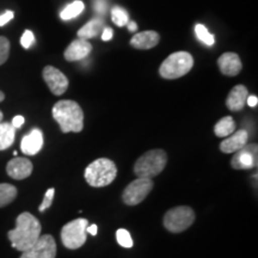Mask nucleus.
Returning a JSON list of instances; mask_svg holds the SVG:
<instances>
[{
  "label": "nucleus",
  "instance_id": "nucleus-1",
  "mask_svg": "<svg viewBox=\"0 0 258 258\" xmlns=\"http://www.w3.org/2000/svg\"><path fill=\"white\" fill-rule=\"evenodd\" d=\"M41 224L30 213L24 212L18 215L16 220V227L9 231L8 237L11 241L12 247L16 250L27 251L41 237Z\"/></svg>",
  "mask_w": 258,
  "mask_h": 258
},
{
  "label": "nucleus",
  "instance_id": "nucleus-2",
  "mask_svg": "<svg viewBox=\"0 0 258 258\" xmlns=\"http://www.w3.org/2000/svg\"><path fill=\"white\" fill-rule=\"evenodd\" d=\"M51 115L62 133H79L84 129V112L77 102L71 99L56 102L51 109Z\"/></svg>",
  "mask_w": 258,
  "mask_h": 258
},
{
  "label": "nucleus",
  "instance_id": "nucleus-3",
  "mask_svg": "<svg viewBox=\"0 0 258 258\" xmlns=\"http://www.w3.org/2000/svg\"><path fill=\"white\" fill-rule=\"evenodd\" d=\"M84 176L90 185L95 188H102L114 182L117 176V167L112 160L99 158L86 167Z\"/></svg>",
  "mask_w": 258,
  "mask_h": 258
},
{
  "label": "nucleus",
  "instance_id": "nucleus-4",
  "mask_svg": "<svg viewBox=\"0 0 258 258\" xmlns=\"http://www.w3.org/2000/svg\"><path fill=\"white\" fill-rule=\"evenodd\" d=\"M167 164V154L163 150H151L135 161L134 173L141 178H151L163 172Z\"/></svg>",
  "mask_w": 258,
  "mask_h": 258
},
{
  "label": "nucleus",
  "instance_id": "nucleus-5",
  "mask_svg": "<svg viewBox=\"0 0 258 258\" xmlns=\"http://www.w3.org/2000/svg\"><path fill=\"white\" fill-rule=\"evenodd\" d=\"M194 57L188 51H176L160 64L159 74L164 79H178L191 71Z\"/></svg>",
  "mask_w": 258,
  "mask_h": 258
},
{
  "label": "nucleus",
  "instance_id": "nucleus-6",
  "mask_svg": "<svg viewBox=\"0 0 258 258\" xmlns=\"http://www.w3.org/2000/svg\"><path fill=\"white\" fill-rule=\"evenodd\" d=\"M88 226V219H76L64 225L61 230V241L64 247L70 250H77L82 247L88 239V235H86Z\"/></svg>",
  "mask_w": 258,
  "mask_h": 258
},
{
  "label": "nucleus",
  "instance_id": "nucleus-7",
  "mask_svg": "<svg viewBox=\"0 0 258 258\" xmlns=\"http://www.w3.org/2000/svg\"><path fill=\"white\" fill-rule=\"evenodd\" d=\"M195 221V213L192 208L179 206L166 212L164 215V226L171 233H180L185 231Z\"/></svg>",
  "mask_w": 258,
  "mask_h": 258
},
{
  "label": "nucleus",
  "instance_id": "nucleus-8",
  "mask_svg": "<svg viewBox=\"0 0 258 258\" xmlns=\"http://www.w3.org/2000/svg\"><path fill=\"white\" fill-rule=\"evenodd\" d=\"M152 179L138 177L137 179L125 186L123 194H122V200L127 206H137L147 198L148 194L152 191Z\"/></svg>",
  "mask_w": 258,
  "mask_h": 258
},
{
  "label": "nucleus",
  "instance_id": "nucleus-9",
  "mask_svg": "<svg viewBox=\"0 0 258 258\" xmlns=\"http://www.w3.org/2000/svg\"><path fill=\"white\" fill-rule=\"evenodd\" d=\"M56 243L49 234L41 235L30 249L24 251L21 258H55Z\"/></svg>",
  "mask_w": 258,
  "mask_h": 258
},
{
  "label": "nucleus",
  "instance_id": "nucleus-10",
  "mask_svg": "<svg viewBox=\"0 0 258 258\" xmlns=\"http://www.w3.org/2000/svg\"><path fill=\"white\" fill-rule=\"evenodd\" d=\"M43 80L49 88L50 92L55 96H61L69 89V79L60 70L54 66H46L42 72Z\"/></svg>",
  "mask_w": 258,
  "mask_h": 258
},
{
  "label": "nucleus",
  "instance_id": "nucleus-11",
  "mask_svg": "<svg viewBox=\"0 0 258 258\" xmlns=\"http://www.w3.org/2000/svg\"><path fill=\"white\" fill-rule=\"evenodd\" d=\"M231 165L235 170H250L257 166V145H245L234 153Z\"/></svg>",
  "mask_w": 258,
  "mask_h": 258
},
{
  "label": "nucleus",
  "instance_id": "nucleus-12",
  "mask_svg": "<svg viewBox=\"0 0 258 258\" xmlns=\"http://www.w3.org/2000/svg\"><path fill=\"white\" fill-rule=\"evenodd\" d=\"M92 51V46L88 40H74L72 43L64 50V59L70 62H74V61H80L83 59H86Z\"/></svg>",
  "mask_w": 258,
  "mask_h": 258
},
{
  "label": "nucleus",
  "instance_id": "nucleus-13",
  "mask_svg": "<svg viewBox=\"0 0 258 258\" xmlns=\"http://www.w3.org/2000/svg\"><path fill=\"white\" fill-rule=\"evenodd\" d=\"M6 172L14 179H25L31 175L32 163L27 158L16 157L15 159L9 161L8 166H6Z\"/></svg>",
  "mask_w": 258,
  "mask_h": 258
},
{
  "label": "nucleus",
  "instance_id": "nucleus-14",
  "mask_svg": "<svg viewBox=\"0 0 258 258\" xmlns=\"http://www.w3.org/2000/svg\"><path fill=\"white\" fill-rule=\"evenodd\" d=\"M43 147V133L38 128H34L22 139L21 150L27 156H35Z\"/></svg>",
  "mask_w": 258,
  "mask_h": 258
},
{
  "label": "nucleus",
  "instance_id": "nucleus-15",
  "mask_svg": "<svg viewBox=\"0 0 258 258\" xmlns=\"http://www.w3.org/2000/svg\"><path fill=\"white\" fill-rule=\"evenodd\" d=\"M219 69L224 76L234 77L240 73L243 69V63L238 54L235 53H224L218 60Z\"/></svg>",
  "mask_w": 258,
  "mask_h": 258
},
{
  "label": "nucleus",
  "instance_id": "nucleus-16",
  "mask_svg": "<svg viewBox=\"0 0 258 258\" xmlns=\"http://www.w3.org/2000/svg\"><path fill=\"white\" fill-rule=\"evenodd\" d=\"M249 140V135L247 132L244 129L234 132L230 137H227L224 141L220 144V151L222 153H235L243 148L245 145L247 144Z\"/></svg>",
  "mask_w": 258,
  "mask_h": 258
},
{
  "label": "nucleus",
  "instance_id": "nucleus-17",
  "mask_svg": "<svg viewBox=\"0 0 258 258\" xmlns=\"http://www.w3.org/2000/svg\"><path fill=\"white\" fill-rule=\"evenodd\" d=\"M160 36L157 31L147 30L134 35L131 40V46L135 49H152L159 43Z\"/></svg>",
  "mask_w": 258,
  "mask_h": 258
},
{
  "label": "nucleus",
  "instance_id": "nucleus-18",
  "mask_svg": "<svg viewBox=\"0 0 258 258\" xmlns=\"http://www.w3.org/2000/svg\"><path fill=\"white\" fill-rule=\"evenodd\" d=\"M249 91L244 85H237L231 90L226 99V106L231 111H240L246 104Z\"/></svg>",
  "mask_w": 258,
  "mask_h": 258
},
{
  "label": "nucleus",
  "instance_id": "nucleus-19",
  "mask_svg": "<svg viewBox=\"0 0 258 258\" xmlns=\"http://www.w3.org/2000/svg\"><path fill=\"white\" fill-rule=\"evenodd\" d=\"M103 29H104V23H103L102 19L95 18L88 22L82 29H79L78 37L82 40H90V38L98 36Z\"/></svg>",
  "mask_w": 258,
  "mask_h": 258
},
{
  "label": "nucleus",
  "instance_id": "nucleus-20",
  "mask_svg": "<svg viewBox=\"0 0 258 258\" xmlns=\"http://www.w3.org/2000/svg\"><path fill=\"white\" fill-rule=\"evenodd\" d=\"M16 139V129L9 122L0 123V151L8 150L12 146Z\"/></svg>",
  "mask_w": 258,
  "mask_h": 258
},
{
  "label": "nucleus",
  "instance_id": "nucleus-21",
  "mask_svg": "<svg viewBox=\"0 0 258 258\" xmlns=\"http://www.w3.org/2000/svg\"><path fill=\"white\" fill-rule=\"evenodd\" d=\"M235 131V122L231 116H225L214 125V133L218 138H227Z\"/></svg>",
  "mask_w": 258,
  "mask_h": 258
},
{
  "label": "nucleus",
  "instance_id": "nucleus-22",
  "mask_svg": "<svg viewBox=\"0 0 258 258\" xmlns=\"http://www.w3.org/2000/svg\"><path fill=\"white\" fill-rule=\"evenodd\" d=\"M16 198H17V188L15 185L8 183L0 184V208L10 205L15 201Z\"/></svg>",
  "mask_w": 258,
  "mask_h": 258
},
{
  "label": "nucleus",
  "instance_id": "nucleus-23",
  "mask_svg": "<svg viewBox=\"0 0 258 258\" xmlns=\"http://www.w3.org/2000/svg\"><path fill=\"white\" fill-rule=\"evenodd\" d=\"M84 8H85V6H84V3L82 0H76V2L67 5L66 8L61 11L60 17L61 19H63V21H70V19L78 17V16L84 11Z\"/></svg>",
  "mask_w": 258,
  "mask_h": 258
},
{
  "label": "nucleus",
  "instance_id": "nucleus-24",
  "mask_svg": "<svg viewBox=\"0 0 258 258\" xmlns=\"http://www.w3.org/2000/svg\"><path fill=\"white\" fill-rule=\"evenodd\" d=\"M195 34L200 41L203 42L205 44H207V46H209V47L213 46V44L215 43V36L208 31V29L206 28L205 25L196 24L195 25Z\"/></svg>",
  "mask_w": 258,
  "mask_h": 258
},
{
  "label": "nucleus",
  "instance_id": "nucleus-25",
  "mask_svg": "<svg viewBox=\"0 0 258 258\" xmlns=\"http://www.w3.org/2000/svg\"><path fill=\"white\" fill-rule=\"evenodd\" d=\"M111 19L117 27H124L129 22L127 11L122 8H114L111 10Z\"/></svg>",
  "mask_w": 258,
  "mask_h": 258
},
{
  "label": "nucleus",
  "instance_id": "nucleus-26",
  "mask_svg": "<svg viewBox=\"0 0 258 258\" xmlns=\"http://www.w3.org/2000/svg\"><path fill=\"white\" fill-rule=\"evenodd\" d=\"M116 239H117V243L121 245V246L125 247V249H131L133 246V239H132V235L127 230L124 228H118L116 231Z\"/></svg>",
  "mask_w": 258,
  "mask_h": 258
},
{
  "label": "nucleus",
  "instance_id": "nucleus-27",
  "mask_svg": "<svg viewBox=\"0 0 258 258\" xmlns=\"http://www.w3.org/2000/svg\"><path fill=\"white\" fill-rule=\"evenodd\" d=\"M10 55V41L4 36H0V66L5 63Z\"/></svg>",
  "mask_w": 258,
  "mask_h": 258
},
{
  "label": "nucleus",
  "instance_id": "nucleus-28",
  "mask_svg": "<svg viewBox=\"0 0 258 258\" xmlns=\"http://www.w3.org/2000/svg\"><path fill=\"white\" fill-rule=\"evenodd\" d=\"M54 195H55V189H54V188L48 189L46 195H44V198H43V201H42L40 207H38V211L44 212L46 209L49 208L51 206V203H53Z\"/></svg>",
  "mask_w": 258,
  "mask_h": 258
},
{
  "label": "nucleus",
  "instance_id": "nucleus-29",
  "mask_svg": "<svg viewBox=\"0 0 258 258\" xmlns=\"http://www.w3.org/2000/svg\"><path fill=\"white\" fill-rule=\"evenodd\" d=\"M35 42V36H34V32L30 30H25L24 34L22 35L21 37V44L22 47L28 49V48L31 47V44Z\"/></svg>",
  "mask_w": 258,
  "mask_h": 258
},
{
  "label": "nucleus",
  "instance_id": "nucleus-30",
  "mask_svg": "<svg viewBox=\"0 0 258 258\" xmlns=\"http://www.w3.org/2000/svg\"><path fill=\"white\" fill-rule=\"evenodd\" d=\"M15 17L14 11H6L5 14L0 15V27H4L9 23L10 21H12V18Z\"/></svg>",
  "mask_w": 258,
  "mask_h": 258
},
{
  "label": "nucleus",
  "instance_id": "nucleus-31",
  "mask_svg": "<svg viewBox=\"0 0 258 258\" xmlns=\"http://www.w3.org/2000/svg\"><path fill=\"white\" fill-rule=\"evenodd\" d=\"M95 9L98 14H104L106 11V3L104 0H97L95 3Z\"/></svg>",
  "mask_w": 258,
  "mask_h": 258
},
{
  "label": "nucleus",
  "instance_id": "nucleus-32",
  "mask_svg": "<svg viewBox=\"0 0 258 258\" xmlns=\"http://www.w3.org/2000/svg\"><path fill=\"white\" fill-rule=\"evenodd\" d=\"M24 122H25V120H24L23 116L18 115V116H15L14 120H12V123L11 124L14 125L15 129H18V128H21L22 125L24 124Z\"/></svg>",
  "mask_w": 258,
  "mask_h": 258
},
{
  "label": "nucleus",
  "instance_id": "nucleus-33",
  "mask_svg": "<svg viewBox=\"0 0 258 258\" xmlns=\"http://www.w3.org/2000/svg\"><path fill=\"white\" fill-rule=\"evenodd\" d=\"M112 34H114V32H112V29L104 28V29H103V32H102V40L105 41V42L110 41L112 38Z\"/></svg>",
  "mask_w": 258,
  "mask_h": 258
},
{
  "label": "nucleus",
  "instance_id": "nucleus-34",
  "mask_svg": "<svg viewBox=\"0 0 258 258\" xmlns=\"http://www.w3.org/2000/svg\"><path fill=\"white\" fill-rule=\"evenodd\" d=\"M246 104L251 106V108H254V106H257L258 104V98L256 96H247Z\"/></svg>",
  "mask_w": 258,
  "mask_h": 258
},
{
  "label": "nucleus",
  "instance_id": "nucleus-35",
  "mask_svg": "<svg viewBox=\"0 0 258 258\" xmlns=\"http://www.w3.org/2000/svg\"><path fill=\"white\" fill-rule=\"evenodd\" d=\"M86 233H90L91 235L97 234V225H89L88 228H86Z\"/></svg>",
  "mask_w": 258,
  "mask_h": 258
},
{
  "label": "nucleus",
  "instance_id": "nucleus-36",
  "mask_svg": "<svg viewBox=\"0 0 258 258\" xmlns=\"http://www.w3.org/2000/svg\"><path fill=\"white\" fill-rule=\"evenodd\" d=\"M127 27H128V30L132 31V32H134L138 29L137 23H135V22H133V21H129L127 23Z\"/></svg>",
  "mask_w": 258,
  "mask_h": 258
},
{
  "label": "nucleus",
  "instance_id": "nucleus-37",
  "mask_svg": "<svg viewBox=\"0 0 258 258\" xmlns=\"http://www.w3.org/2000/svg\"><path fill=\"white\" fill-rule=\"evenodd\" d=\"M5 99V95H4V92H2L0 91V102H3Z\"/></svg>",
  "mask_w": 258,
  "mask_h": 258
},
{
  "label": "nucleus",
  "instance_id": "nucleus-38",
  "mask_svg": "<svg viewBox=\"0 0 258 258\" xmlns=\"http://www.w3.org/2000/svg\"><path fill=\"white\" fill-rule=\"evenodd\" d=\"M2 122H3V112L0 110V123H2Z\"/></svg>",
  "mask_w": 258,
  "mask_h": 258
}]
</instances>
